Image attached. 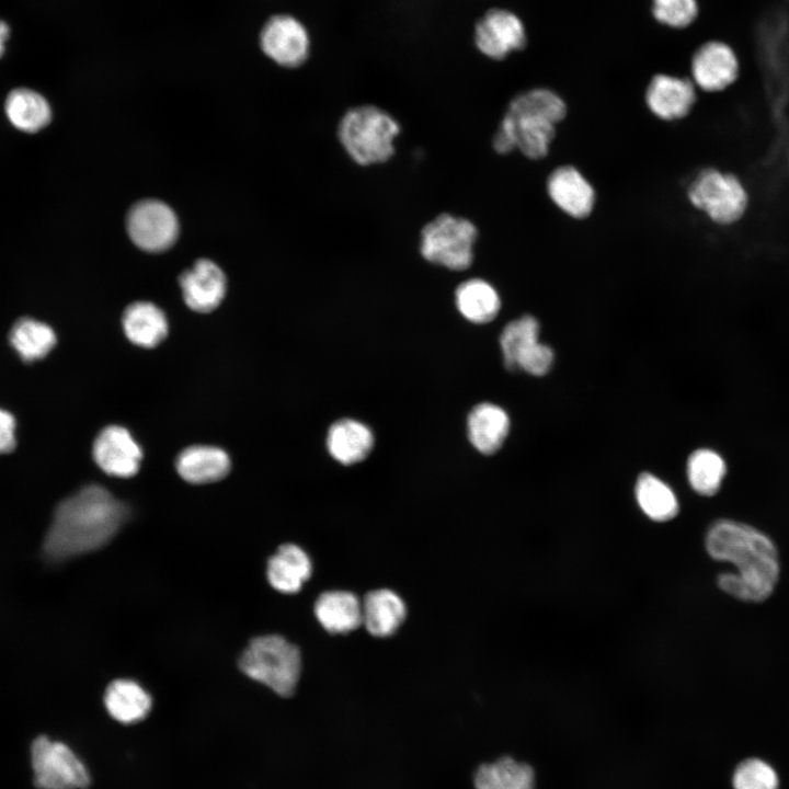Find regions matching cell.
I'll return each mask as SVG.
<instances>
[{
    "label": "cell",
    "mask_w": 789,
    "mask_h": 789,
    "mask_svg": "<svg viewBox=\"0 0 789 789\" xmlns=\"http://www.w3.org/2000/svg\"><path fill=\"white\" fill-rule=\"evenodd\" d=\"M741 71L735 50L719 39L701 44L690 61L691 81L707 93H718L733 85Z\"/></svg>",
    "instance_id": "cell-12"
},
{
    "label": "cell",
    "mask_w": 789,
    "mask_h": 789,
    "mask_svg": "<svg viewBox=\"0 0 789 789\" xmlns=\"http://www.w3.org/2000/svg\"><path fill=\"white\" fill-rule=\"evenodd\" d=\"M654 19L673 28L689 26L698 15L697 0H652Z\"/></svg>",
    "instance_id": "cell-33"
},
{
    "label": "cell",
    "mask_w": 789,
    "mask_h": 789,
    "mask_svg": "<svg viewBox=\"0 0 789 789\" xmlns=\"http://www.w3.org/2000/svg\"><path fill=\"white\" fill-rule=\"evenodd\" d=\"M123 328L132 343L151 348L165 339L168 320L164 312L156 305L149 301H136L125 309Z\"/></svg>",
    "instance_id": "cell-22"
},
{
    "label": "cell",
    "mask_w": 789,
    "mask_h": 789,
    "mask_svg": "<svg viewBox=\"0 0 789 789\" xmlns=\"http://www.w3.org/2000/svg\"><path fill=\"white\" fill-rule=\"evenodd\" d=\"M127 231L132 241L141 250L160 252L176 240L179 224L173 210L155 199L134 205L127 216Z\"/></svg>",
    "instance_id": "cell-10"
},
{
    "label": "cell",
    "mask_w": 789,
    "mask_h": 789,
    "mask_svg": "<svg viewBox=\"0 0 789 789\" xmlns=\"http://www.w3.org/2000/svg\"><path fill=\"white\" fill-rule=\"evenodd\" d=\"M468 437L472 446L484 455L498 451L510 431V418L499 405L483 402L476 405L467 419Z\"/></svg>",
    "instance_id": "cell-17"
},
{
    "label": "cell",
    "mask_w": 789,
    "mask_h": 789,
    "mask_svg": "<svg viewBox=\"0 0 789 789\" xmlns=\"http://www.w3.org/2000/svg\"><path fill=\"white\" fill-rule=\"evenodd\" d=\"M478 228L468 218L442 213L425 224L420 233V253L434 265L460 272L474 259Z\"/></svg>",
    "instance_id": "cell-7"
},
{
    "label": "cell",
    "mask_w": 789,
    "mask_h": 789,
    "mask_svg": "<svg viewBox=\"0 0 789 789\" xmlns=\"http://www.w3.org/2000/svg\"><path fill=\"white\" fill-rule=\"evenodd\" d=\"M175 466L185 481L202 484L225 478L230 470V459L219 447L194 445L179 454Z\"/></svg>",
    "instance_id": "cell-18"
},
{
    "label": "cell",
    "mask_w": 789,
    "mask_h": 789,
    "mask_svg": "<svg viewBox=\"0 0 789 789\" xmlns=\"http://www.w3.org/2000/svg\"><path fill=\"white\" fill-rule=\"evenodd\" d=\"M644 101L656 118L675 122L687 117L697 101V88L689 78L656 73L645 89Z\"/></svg>",
    "instance_id": "cell-14"
},
{
    "label": "cell",
    "mask_w": 789,
    "mask_h": 789,
    "mask_svg": "<svg viewBox=\"0 0 789 789\" xmlns=\"http://www.w3.org/2000/svg\"><path fill=\"white\" fill-rule=\"evenodd\" d=\"M315 614L327 631L345 633L362 624V603L350 592H324L316 601Z\"/></svg>",
    "instance_id": "cell-23"
},
{
    "label": "cell",
    "mask_w": 789,
    "mask_h": 789,
    "mask_svg": "<svg viewBox=\"0 0 789 789\" xmlns=\"http://www.w3.org/2000/svg\"><path fill=\"white\" fill-rule=\"evenodd\" d=\"M686 472L695 492L704 496H712L721 489L728 474V464L719 451L702 447L689 455Z\"/></svg>",
    "instance_id": "cell-28"
},
{
    "label": "cell",
    "mask_w": 789,
    "mask_h": 789,
    "mask_svg": "<svg viewBox=\"0 0 789 789\" xmlns=\"http://www.w3.org/2000/svg\"><path fill=\"white\" fill-rule=\"evenodd\" d=\"M634 493L640 508L653 521H668L678 512V502L673 490L650 472L638 477Z\"/></svg>",
    "instance_id": "cell-30"
},
{
    "label": "cell",
    "mask_w": 789,
    "mask_h": 789,
    "mask_svg": "<svg viewBox=\"0 0 789 789\" xmlns=\"http://www.w3.org/2000/svg\"><path fill=\"white\" fill-rule=\"evenodd\" d=\"M151 702L149 694L130 679H116L105 690L104 705L107 712L124 724L145 719L151 709Z\"/></svg>",
    "instance_id": "cell-24"
},
{
    "label": "cell",
    "mask_w": 789,
    "mask_h": 789,
    "mask_svg": "<svg viewBox=\"0 0 789 789\" xmlns=\"http://www.w3.org/2000/svg\"><path fill=\"white\" fill-rule=\"evenodd\" d=\"M185 304L194 311L209 312L217 308L226 294V277L218 265L198 260L180 277Z\"/></svg>",
    "instance_id": "cell-16"
},
{
    "label": "cell",
    "mask_w": 789,
    "mask_h": 789,
    "mask_svg": "<svg viewBox=\"0 0 789 789\" xmlns=\"http://www.w3.org/2000/svg\"><path fill=\"white\" fill-rule=\"evenodd\" d=\"M476 789H536L533 767L510 756L478 767L474 775Z\"/></svg>",
    "instance_id": "cell-26"
},
{
    "label": "cell",
    "mask_w": 789,
    "mask_h": 789,
    "mask_svg": "<svg viewBox=\"0 0 789 789\" xmlns=\"http://www.w3.org/2000/svg\"><path fill=\"white\" fill-rule=\"evenodd\" d=\"M400 132V124L391 114L377 105L362 104L343 114L338 139L356 164L369 167L391 159Z\"/></svg>",
    "instance_id": "cell-4"
},
{
    "label": "cell",
    "mask_w": 789,
    "mask_h": 789,
    "mask_svg": "<svg viewBox=\"0 0 789 789\" xmlns=\"http://www.w3.org/2000/svg\"><path fill=\"white\" fill-rule=\"evenodd\" d=\"M568 114L565 101L553 90L533 88L515 95L495 130L500 139L529 160L545 159L557 125Z\"/></svg>",
    "instance_id": "cell-3"
},
{
    "label": "cell",
    "mask_w": 789,
    "mask_h": 789,
    "mask_svg": "<svg viewBox=\"0 0 789 789\" xmlns=\"http://www.w3.org/2000/svg\"><path fill=\"white\" fill-rule=\"evenodd\" d=\"M259 43L262 52L275 64L297 68L310 54V35L305 24L287 13L272 15L262 26Z\"/></svg>",
    "instance_id": "cell-9"
},
{
    "label": "cell",
    "mask_w": 789,
    "mask_h": 789,
    "mask_svg": "<svg viewBox=\"0 0 789 789\" xmlns=\"http://www.w3.org/2000/svg\"><path fill=\"white\" fill-rule=\"evenodd\" d=\"M706 549L713 559L736 569L718 576L724 593L750 603L764 602L773 594L779 580V556L765 533L746 523L720 519L707 533Z\"/></svg>",
    "instance_id": "cell-1"
},
{
    "label": "cell",
    "mask_w": 789,
    "mask_h": 789,
    "mask_svg": "<svg viewBox=\"0 0 789 789\" xmlns=\"http://www.w3.org/2000/svg\"><path fill=\"white\" fill-rule=\"evenodd\" d=\"M546 191L554 206L573 219H585L594 210L595 188L574 165L553 169L547 178Z\"/></svg>",
    "instance_id": "cell-13"
},
{
    "label": "cell",
    "mask_w": 789,
    "mask_h": 789,
    "mask_svg": "<svg viewBox=\"0 0 789 789\" xmlns=\"http://www.w3.org/2000/svg\"><path fill=\"white\" fill-rule=\"evenodd\" d=\"M10 36V27L9 25L0 20V58L4 54L5 50V43Z\"/></svg>",
    "instance_id": "cell-36"
},
{
    "label": "cell",
    "mask_w": 789,
    "mask_h": 789,
    "mask_svg": "<svg viewBox=\"0 0 789 789\" xmlns=\"http://www.w3.org/2000/svg\"><path fill=\"white\" fill-rule=\"evenodd\" d=\"M455 301L459 312L473 323L492 321L501 308L498 290L482 278L462 282L455 290Z\"/></svg>",
    "instance_id": "cell-27"
},
{
    "label": "cell",
    "mask_w": 789,
    "mask_h": 789,
    "mask_svg": "<svg viewBox=\"0 0 789 789\" xmlns=\"http://www.w3.org/2000/svg\"><path fill=\"white\" fill-rule=\"evenodd\" d=\"M15 419L0 409V454L10 453L15 448Z\"/></svg>",
    "instance_id": "cell-35"
},
{
    "label": "cell",
    "mask_w": 789,
    "mask_h": 789,
    "mask_svg": "<svg viewBox=\"0 0 789 789\" xmlns=\"http://www.w3.org/2000/svg\"><path fill=\"white\" fill-rule=\"evenodd\" d=\"M539 322L530 315L508 322L500 336L506 368L516 370L521 358L539 342Z\"/></svg>",
    "instance_id": "cell-31"
},
{
    "label": "cell",
    "mask_w": 789,
    "mask_h": 789,
    "mask_svg": "<svg viewBox=\"0 0 789 789\" xmlns=\"http://www.w3.org/2000/svg\"><path fill=\"white\" fill-rule=\"evenodd\" d=\"M407 610L403 601L390 590L369 592L362 603V624L375 637H388L400 627Z\"/></svg>",
    "instance_id": "cell-21"
},
{
    "label": "cell",
    "mask_w": 789,
    "mask_h": 789,
    "mask_svg": "<svg viewBox=\"0 0 789 789\" xmlns=\"http://www.w3.org/2000/svg\"><path fill=\"white\" fill-rule=\"evenodd\" d=\"M10 123L26 133H36L47 126L52 119V108L47 100L28 88L12 90L4 103Z\"/></svg>",
    "instance_id": "cell-25"
},
{
    "label": "cell",
    "mask_w": 789,
    "mask_h": 789,
    "mask_svg": "<svg viewBox=\"0 0 789 789\" xmlns=\"http://www.w3.org/2000/svg\"><path fill=\"white\" fill-rule=\"evenodd\" d=\"M127 517V506L108 490L85 485L56 507L44 553L52 561H61L96 550L115 536Z\"/></svg>",
    "instance_id": "cell-2"
},
{
    "label": "cell",
    "mask_w": 789,
    "mask_h": 789,
    "mask_svg": "<svg viewBox=\"0 0 789 789\" xmlns=\"http://www.w3.org/2000/svg\"><path fill=\"white\" fill-rule=\"evenodd\" d=\"M373 445L371 431L356 420H339L328 431V450L336 461L343 465L362 461L368 456Z\"/></svg>",
    "instance_id": "cell-20"
},
{
    "label": "cell",
    "mask_w": 789,
    "mask_h": 789,
    "mask_svg": "<svg viewBox=\"0 0 789 789\" xmlns=\"http://www.w3.org/2000/svg\"><path fill=\"white\" fill-rule=\"evenodd\" d=\"M689 204L721 227L739 224L747 214L750 192L739 175L714 167L700 170L686 190Z\"/></svg>",
    "instance_id": "cell-5"
},
{
    "label": "cell",
    "mask_w": 789,
    "mask_h": 789,
    "mask_svg": "<svg viewBox=\"0 0 789 789\" xmlns=\"http://www.w3.org/2000/svg\"><path fill=\"white\" fill-rule=\"evenodd\" d=\"M9 340L24 362L45 357L57 342L56 334L48 324L27 317L19 319L13 324Z\"/></svg>",
    "instance_id": "cell-29"
},
{
    "label": "cell",
    "mask_w": 789,
    "mask_h": 789,
    "mask_svg": "<svg viewBox=\"0 0 789 789\" xmlns=\"http://www.w3.org/2000/svg\"><path fill=\"white\" fill-rule=\"evenodd\" d=\"M473 43L485 57L502 60L526 46V28L514 12L504 8H491L476 22Z\"/></svg>",
    "instance_id": "cell-11"
},
{
    "label": "cell",
    "mask_w": 789,
    "mask_h": 789,
    "mask_svg": "<svg viewBox=\"0 0 789 789\" xmlns=\"http://www.w3.org/2000/svg\"><path fill=\"white\" fill-rule=\"evenodd\" d=\"M553 351L538 342L519 361L517 369L534 376H544L553 364Z\"/></svg>",
    "instance_id": "cell-34"
},
{
    "label": "cell",
    "mask_w": 789,
    "mask_h": 789,
    "mask_svg": "<svg viewBox=\"0 0 789 789\" xmlns=\"http://www.w3.org/2000/svg\"><path fill=\"white\" fill-rule=\"evenodd\" d=\"M31 763L38 789H84L90 784L89 771L73 751L45 735L32 743Z\"/></svg>",
    "instance_id": "cell-8"
},
{
    "label": "cell",
    "mask_w": 789,
    "mask_h": 789,
    "mask_svg": "<svg viewBox=\"0 0 789 789\" xmlns=\"http://www.w3.org/2000/svg\"><path fill=\"white\" fill-rule=\"evenodd\" d=\"M93 458L107 474L129 478L137 473L142 459L140 446L123 426L103 428L93 444Z\"/></svg>",
    "instance_id": "cell-15"
},
{
    "label": "cell",
    "mask_w": 789,
    "mask_h": 789,
    "mask_svg": "<svg viewBox=\"0 0 789 789\" xmlns=\"http://www.w3.org/2000/svg\"><path fill=\"white\" fill-rule=\"evenodd\" d=\"M312 571L308 554L294 544L278 547L267 562V580L278 592L293 594L298 592L310 578Z\"/></svg>",
    "instance_id": "cell-19"
},
{
    "label": "cell",
    "mask_w": 789,
    "mask_h": 789,
    "mask_svg": "<svg viewBox=\"0 0 789 789\" xmlns=\"http://www.w3.org/2000/svg\"><path fill=\"white\" fill-rule=\"evenodd\" d=\"M240 670L283 697L295 693L301 668L299 649L278 634L254 638L239 659Z\"/></svg>",
    "instance_id": "cell-6"
},
{
    "label": "cell",
    "mask_w": 789,
    "mask_h": 789,
    "mask_svg": "<svg viewBox=\"0 0 789 789\" xmlns=\"http://www.w3.org/2000/svg\"><path fill=\"white\" fill-rule=\"evenodd\" d=\"M733 789H779V777L767 762L750 757L737 764L732 775Z\"/></svg>",
    "instance_id": "cell-32"
}]
</instances>
